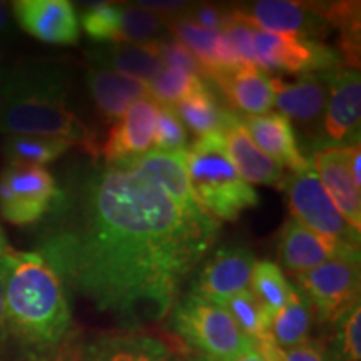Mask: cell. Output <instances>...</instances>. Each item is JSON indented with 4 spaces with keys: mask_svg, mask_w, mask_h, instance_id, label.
I'll return each mask as SVG.
<instances>
[{
    "mask_svg": "<svg viewBox=\"0 0 361 361\" xmlns=\"http://www.w3.org/2000/svg\"><path fill=\"white\" fill-rule=\"evenodd\" d=\"M61 189L35 251L67 290L124 326L164 319L218 239L219 221L134 161L74 166Z\"/></svg>",
    "mask_w": 361,
    "mask_h": 361,
    "instance_id": "cell-1",
    "label": "cell"
},
{
    "mask_svg": "<svg viewBox=\"0 0 361 361\" xmlns=\"http://www.w3.org/2000/svg\"><path fill=\"white\" fill-rule=\"evenodd\" d=\"M6 361H75L69 290L37 251L7 252Z\"/></svg>",
    "mask_w": 361,
    "mask_h": 361,
    "instance_id": "cell-2",
    "label": "cell"
},
{
    "mask_svg": "<svg viewBox=\"0 0 361 361\" xmlns=\"http://www.w3.org/2000/svg\"><path fill=\"white\" fill-rule=\"evenodd\" d=\"M71 71L56 61L17 66L0 82V134L59 137L96 157L90 130L69 107Z\"/></svg>",
    "mask_w": 361,
    "mask_h": 361,
    "instance_id": "cell-3",
    "label": "cell"
},
{
    "mask_svg": "<svg viewBox=\"0 0 361 361\" xmlns=\"http://www.w3.org/2000/svg\"><path fill=\"white\" fill-rule=\"evenodd\" d=\"M186 171L194 200L216 221H236L259 204L258 192L229 161L221 133L201 135L186 149Z\"/></svg>",
    "mask_w": 361,
    "mask_h": 361,
    "instance_id": "cell-4",
    "label": "cell"
},
{
    "mask_svg": "<svg viewBox=\"0 0 361 361\" xmlns=\"http://www.w3.org/2000/svg\"><path fill=\"white\" fill-rule=\"evenodd\" d=\"M171 326L184 345L207 361H228L252 348L251 341L226 310L189 293L171 310Z\"/></svg>",
    "mask_w": 361,
    "mask_h": 361,
    "instance_id": "cell-5",
    "label": "cell"
},
{
    "mask_svg": "<svg viewBox=\"0 0 361 361\" xmlns=\"http://www.w3.org/2000/svg\"><path fill=\"white\" fill-rule=\"evenodd\" d=\"M61 196L57 179L42 166L7 164L0 171V216L13 226L42 223Z\"/></svg>",
    "mask_w": 361,
    "mask_h": 361,
    "instance_id": "cell-6",
    "label": "cell"
},
{
    "mask_svg": "<svg viewBox=\"0 0 361 361\" xmlns=\"http://www.w3.org/2000/svg\"><path fill=\"white\" fill-rule=\"evenodd\" d=\"M300 290L322 323L335 324L346 311L360 303V258L326 261L308 273L298 274Z\"/></svg>",
    "mask_w": 361,
    "mask_h": 361,
    "instance_id": "cell-7",
    "label": "cell"
},
{
    "mask_svg": "<svg viewBox=\"0 0 361 361\" xmlns=\"http://www.w3.org/2000/svg\"><path fill=\"white\" fill-rule=\"evenodd\" d=\"M283 191L288 194L291 218L308 226L322 236L338 239L348 245L360 246V233L336 209L335 202L324 191L313 166L305 171L290 173L283 179Z\"/></svg>",
    "mask_w": 361,
    "mask_h": 361,
    "instance_id": "cell-8",
    "label": "cell"
},
{
    "mask_svg": "<svg viewBox=\"0 0 361 361\" xmlns=\"http://www.w3.org/2000/svg\"><path fill=\"white\" fill-rule=\"evenodd\" d=\"M252 44L256 64L264 72L274 71L291 75L329 74L343 67L341 56L319 40L255 30Z\"/></svg>",
    "mask_w": 361,
    "mask_h": 361,
    "instance_id": "cell-9",
    "label": "cell"
},
{
    "mask_svg": "<svg viewBox=\"0 0 361 361\" xmlns=\"http://www.w3.org/2000/svg\"><path fill=\"white\" fill-rule=\"evenodd\" d=\"M328 97L323 121L316 135L318 147H346L360 144L361 133V78L356 69H336L323 74Z\"/></svg>",
    "mask_w": 361,
    "mask_h": 361,
    "instance_id": "cell-10",
    "label": "cell"
},
{
    "mask_svg": "<svg viewBox=\"0 0 361 361\" xmlns=\"http://www.w3.org/2000/svg\"><path fill=\"white\" fill-rule=\"evenodd\" d=\"M234 16L252 29L271 34L298 35L310 40L326 37L329 32L319 4L293 2V0H259L231 8Z\"/></svg>",
    "mask_w": 361,
    "mask_h": 361,
    "instance_id": "cell-11",
    "label": "cell"
},
{
    "mask_svg": "<svg viewBox=\"0 0 361 361\" xmlns=\"http://www.w3.org/2000/svg\"><path fill=\"white\" fill-rule=\"evenodd\" d=\"M278 251L283 266L293 276L308 273L336 258H360V246L322 236L295 218L284 224Z\"/></svg>",
    "mask_w": 361,
    "mask_h": 361,
    "instance_id": "cell-12",
    "label": "cell"
},
{
    "mask_svg": "<svg viewBox=\"0 0 361 361\" xmlns=\"http://www.w3.org/2000/svg\"><path fill=\"white\" fill-rule=\"evenodd\" d=\"M159 104L151 97L134 102L112 126L104 146L99 149L107 164H126L146 156L154 147Z\"/></svg>",
    "mask_w": 361,
    "mask_h": 361,
    "instance_id": "cell-13",
    "label": "cell"
},
{
    "mask_svg": "<svg viewBox=\"0 0 361 361\" xmlns=\"http://www.w3.org/2000/svg\"><path fill=\"white\" fill-rule=\"evenodd\" d=\"M255 263L246 247H221L200 269L191 293L224 306L229 298L247 290Z\"/></svg>",
    "mask_w": 361,
    "mask_h": 361,
    "instance_id": "cell-14",
    "label": "cell"
},
{
    "mask_svg": "<svg viewBox=\"0 0 361 361\" xmlns=\"http://www.w3.org/2000/svg\"><path fill=\"white\" fill-rule=\"evenodd\" d=\"M271 90L273 106L278 107L279 114L314 129L318 135L328 97V82L323 74L295 75V79L276 75L271 78Z\"/></svg>",
    "mask_w": 361,
    "mask_h": 361,
    "instance_id": "cell-15",
    "label": "cell"
},
{
    "mask_svg": "<svg viewBox=\"0 0 361 361\" xmlns=\"http://www.w3.org/2000/svg\"><path fill=\"white\" fill-rule=\"evenodd\" d=\"M12 12L22 30L34 39L56 45L79 40V19L67 0H17Z\"/></svg>",
    "mask_w": 361,
    "mask_h": 361,
    "instance_id": "cell-16",
    "label": "cell"
},
{
    "mask_svg": "<svg viewBox=\"0 0 361 361\" xmlns=\"http://www.w3.org/2000/svg\"><path fill=\"white\" fill-rule=\"evenodd\" d=\"M75 361H192L180 350L144 333L102 335L80 345Z\"/></svg>",
    "mask_w": 361,
    "mask_h": 361,
    "instance_id": "cell-17",
    "label": "cell"
},
{
    "mask_svg": "<svg viewBox=\"0 0 361 361\" xmlns=\"http://www.w3.org/2000/svg\"><path fill=\"white\" fill-rule=\"evenodd\" d=\"M348 147H319L311 152V166L324 191L351 228L361 229V188L356 186L348 166Z\"/></svg>",
    "mask_w": 361,
    "mask_h": 361,
    "instance_id": "cell-18",
    "label": "cell"
},
{
    "mask_svg": "<svg viewBox=\"0 0 361 361\" xmlns=\"http://www.w3.org/2000/svg\"><path fill=\"white\" fill-rule=\"evenodd\" d=\"M223 134L226 151H228L229 161L246 180L247 184H263V186L281 189L284 179V168L279 162L266 156L261 149L252 142L251 135L243 124L241 116L233 112L226 121L224 128L221 129Z\"/></svg>",
    "mask_w": 361,
    "mask_h": 361,
    "instance_id": "cell-19",
    "label": "cell"
},
{
    "mask_svg": "<svg viewBox=\"0 0 361 361\" xmlns=\"http://www.w3.org/2000/svg\"><path fill=\"white\" fill-rule=\"evenodd\" d=\"M243 124L251 135L252 142L258 146L266 156L279 164L286 166L291 173L311 168V161L305 157L298 146L296 133L290 119L279 112H266L261 116H245Z\"/></svg>",
    "mask_w": 361,
    "mask_h": 361,
    "instance_id": "cell-20",
    "label": "cell"
},
{
    "mask_svg": "<svg viewBox=\"0 0 361 361\" xmlns=\"http://www.w3.org/2000/svg\"><path fill=\"white\" fill-rule=\"evenodd\" d=\"M166 25L173 32L174 39L186 45L189 51L196 56L207 72L209 80L218 72L231 71L234 67L241 66L231 42L224 32L202 29V27L189 20L188 17H184L183 13L166 19Z\"/></svg>",
    "mask_w": 361,
    "mask_h": 361,
    "instance_id": "cell-21",
    "label": "cell"
},
{
    "mask_svg": "<svg viewBox=\"0 0 361 361\" xmlns=\"http://www.w3.org/2000/svg\"><path fill=\"white\" fill-rule=\"evenodd\" d=\"M231 109L239 116H261L273 107L271 78L258 66H239L213 75Z\"/></svg>",
    "mask_w": 361,
    "mask_h": 361,
    "instance_id": "cell-22",
    "label": "cell"
},
{
    "mask_svg": "<svg viewBox=\"0 0 361 361\" xmlns=\"http://www.w3.org/2000/svg\"><path fill=\"white\" fill-rule=\"evenodd\" d=\"M90 66L116 72L149 84L159 74L162 64L152 44H97L87 52Z\"/></svg>",
    "mask_w": 361,
    "mask_h": 361,
    "instance_id": "cell-23",
    "label": "cell"
},
{
    "mask_svg": "<svg viewBox=\"0 0 361 361\" xmlns=\"http://www.w3.org/2000/svg\"><path fill=\"white\" fill-rule=\"evenodd\" d=\"M85 85L94 104L107 121L121 119L134 102L151 97L149 85L142 80L96 67L85 71Z\"/></svg>",
    "mask_w": 361,
    "mask_h": 361,
    "instance_id": "cell-24",
    "label": "cell"
},
{
    "mask_svg": "<svg viewBox=\"0 0 361 361\" xmlns=\"http://www.w3.org/2000/svg\"><path fill=\"white\" fill-rule=\"evenodd\" d=\"M314 311L303 293L291 286L288 303L271 318L269 335L279 350H290L311 340Z\"/></svg>",
    "mask_w": 361,
    "mask_h": 361,
    "instance_id": "cell-25",
    "label": "cell"
},
{
    "mask_svg": "<svg viewBox=\"0 0 361 361\" xmlns=\"http://www.w3.org/2000/svg\"><path fill=\"white\" fill-rule=\"evenodd\" d=\"M173 109L184 128H188L197 137L209 133H221L226 121L234 112L231 107L224 106L219 101V96L209 85L178 102Z\"/></svg>",
    "mask_w": 361,
    "mask_h": 361,
    "instance_id": "cell-26",
    "label": "cell"
},
{
    "mask_svg": "<svg viewBox=\"0 0 361 361\" xmlns=\"http://www.w3.org/2000/svg\"><path fill=\"white\" fill-rule=\"evenodd\" d=\"M72 146L71 141L59 137H40V135H7L4 139L2 152L7 164L44 166L57 161Z\"/></svg>",
    "mask_w": 361,
    "mask_h": 361,
    "instance_id": "cell-27",
    "label": "cell"
},
{
    "mask_svg": "<svg viewBox=\"0 0 361 361\" xmlns=\"http://www.w3.org/2000/svg\"><path fill=\"white\" fill-rule=\"evenodd\" d=\"M250 284V291L263 306L269 319L290 300L291 284L284 278L281 268L273 261H256Z\"/></svg>",
    "mask_w": 361,
    "mask_h": 361,
    "instance_id": "cell-28",
    "label": "cell"
},
{
    "mask_svg": "<svg viewBox=\"0 0 361 361\" xmlns=\"http://www.w3.org/2000/svg\"><path fill=\"white\" fill-rule=\"evenodd\" d=\"M168 25L166 19L146 8L121 4L119 42L124 44H152L166 39Z\"/></svg>",
    "mask_w": 361,
    "mask_h": 361,
    "instance_id": "cell-29",
    "label": "cell"
},
{
    "mask_svg": "<svg viewBox=\"0 0 361 361\" xmlns=\"http://www.w3.org/2000/svg\"><path fill=\"white\" fill-rule=\"evenodd\" d=\"M324 19L329 25L336 27L341 32L343 57L350 69L358 71L360 67V4L358 2H336L323 4Z\"/></svg>",
    "mask_w": 361,
    "mask_h": 361,
    "instance_id": "cell-30",
    "label": "cell"
},
{
    "mask_svg": "<svg viewBox=\"0 0 361 361\" xmlns=\"http://www.w3.org/2000/svg\"><path fill=\"white\" fill-rule=\"evenodd\" d=\"M149 85V96L159 106L173 107L176 104L184 101L192 94L200 92L207 87V80L188 72L162 67L159 74L151 80Z\"/></svg>",
    "mask_w": 361,
    "mask_h": 361,
    "instance_id": "cell-31",
    "label": "cell"
},
{
    "mask_svg": "<svg viewBox=\"0 0 361 361\" xmlns=\"http://www.w3.org/2000/svg\"><path fill=\"white\" fill-rule=\"evenodd\" d=\"M226 310L229 311L234 323L241 329V333L251 345L255 346L256 343L269 338V316L266 314L263 306L258 303L250 290H245L226 301Z\"/></svg>",
    "mask_w": 361,
    "mask_h": 361,
    "instance_id": "cell-32",
    "label": "cell"
},
{
    "mask_svg": "<svg viewBox=\"0 0 361 361\" xmlns=\"http://www.w3.org/2000/svg\"><path fill=\"white\" fill-rule=\"evenodd\" d=\"M121 4H89L80 16V25L90 40L97 44L119 42Z\"/></svg>",
    "mask_w": 361,
    "mask_h": 361,
    "instance_id": "cell-33",
    "label": "cell"
},
{
    "mask_svg": "<svg viewBox=\"0 0 361 361\" xmlns=\"http://www.w3.org/2000/svg\"><path fill=\"white\" fill-rule=\"evenodd\" d=\"M335 338L329 348L335 361H361V305L356 303L335 323Z\"/></svg>",
    "mask_w": 361,
    "mask_h": 361,
    "instance_id": "cell-34",
    "label": "cell"
},
{
    "mask_svg": "<svg viewBox=\"0 0 361 361\" xmlns=\"http://www.w3.org/2000/svg\"><path fill=\"white\" fill-rule=\"evenodd\" d=\"M188 130L176 114L173 107L159 106L157 114L154 149L164 152L186 151L188 147Z\"/></svg>",
    "mask_w": 361,
    "mask_h": 361,
    "instance_id": "cell-35",
    "label": "cell"
},
{
    "mask_svg": "<svg viewBox=\"0 0 361 361\" xmlns=\"http://www.w3.org/2000/svg\"><path fill=\"white\" fill-rule=\"evenodd\" d=\"M154 51L159 57L162 67H169V69H178L188 74L197 75V78L209 79L204 67L197 61L196 56L189 51L186 45H183L176 39H162L159 42H154Z\"/></svg>",
    "mask_w": 361,
    "mask_h": 361,
    "instance_id": "cell-36",
    "label": "cell"
},
{
    "mask_svg": "<svg viewBox=\"0 0 361 361\" xmlns=\"http://www.w3.org/2000/svg\"><path fill=\"white\" fill-rule=\"evenodd\" d=\"M255 30L256 29H252V27L247 25L246 22L238 19L231 8H229L228 24H226L223 32L226 34V37L229 39V42H231L241 66H258L256 64L255 56V44H252Z\"/></svg>",
    "mask_w": 361,
    "mask_h": 361,
    "instance_id": "cell-37",
    "label": "cell"
},
{
    "mask_svg": "<svg viewBox=\"0 0 361 361\" xmlns=\"http://www.w3.org/2000/svg\"><path fill=\"white\" fill-rule=\"evenodd\" d=\"M183 16L188 17L196 25L202 27V29L223 32L226 24H228L229 8L211 6V4H201V6L194 7L189 6L188 11L183 12Z\"/></svg>",
    "mask_w": 361,
    "mask_h": 361,
    "instance_id": "cell-38",
    "label": "cell"
},
{
    "mask_svg": "<svg viewBox=\"0 0 361 361\" xmlns=\"http://www.w3.org/2000/svg\"><path fill=\"white\" fill-rule=\"evenodd\" d=\"M281 361H335L324 343L308 340L295 348L284 350Z\"/></svg>",
    "mask_w": 361,
    "mask_h": 361,
    "instance_id": "cell-39",
    "label": "cell"
},
{
    "mask_svg": "<svg viewBox=\"0 0 361 361\" xmlns=\"http://www.w3.org/2000/svg\"><path fill=\"white\" fill-rule=\"evenodd\" d=\"M7 250L0 251V361H6L7 350V308H6V276H7Z\"/></svg>",
    "mask_w": 361,
    "mask_h": 361,
    "instance_id": "cell-40",
    "label": "cell"
},
{
    "mask_svg": "<svg viewBox=\"0 0 361 361\" xmlns=\"http://www.w3.org/2000/svg\"><path fill=\"white\" fill-rule=\"evenodd\" d=\"M348 166L356 186L361 188V149L360 144L348 147Z\"/></svg>",
    "mask_w": 361,
    "mask_h": 361,
    "instance_id": "cell-41",
    "label": "cell"
},
{
    "mask_svg": "<svg viewBox=\"0 0 361 361\" xmlns=\"http://www.w3.org/2000/svg\"><path fill=\"white\" fill-rule=\"evenodd\" d=\"M12 34L11 8L6 2H0V44L6 42Z\"/></svg>",
    "mask_w": 361,
    "mask_h": 361,
    "instance_id": "cell-42",
    "label": "cell"
},
{
    "mask_svg": "<svg viewBox=\"0 0 361 361\" xmlns=\"http://www.w3.org/2000/svg\"><path fill=\"white\" fill-rule=\"evenodd\" d=\"M202 360H204V358H202ZM204 361H207V360H204ZM228 361H264V358L255 348H250V350L243 351L241 355L234 356V358L228 360Z\"/></svg>",
    "mask_w": 361,
    "mask_h": 361,
    "instance_id": "cell-43",
    "label": "cell"
},
{
    "mask_svg": "<svg viewBox=\"0 0 361 361\" xmlns=\"http://www.w3.org/2000/svg\"><path fill=\"white\" fill-rule=\"evenodd\" d=\"M7 247H11V246H8V243H7V238H6V233H4V228H2V224H0V251L7 250Z\"/></svg>",
    "mask_w": 361,
    "mask_h": 361,
    "instance_id": "cell-44",
    "label": "cell"
},
{
    "mask_svg": "<svg viewBox=\"0 0 361 361\" xmlns=\"http://www.w3.org/2000/svg\"><path fill=\"white\" fill-rule=\"evenodd\" d=\"M4 75H6V72H4V56L2 52H0V82H2Z\"/></svg>",
    "mask_w": 361,
    "mask_h": 361,
    "instance_id": "cell-45",
    "label": "cell"
},
{
    "mask_svg": "<svg viewBox=\"0 0 361 361\" xmlns=\"http://www.w3.org/2000/svg\"><path fill=\"white\" fill-rule=\"evenodd\" d=\"M192 361H204L202 358H200V356H191Z\"/></svg>",
    "mask_w": 361,
    "mask_h": 361,
    "instance_id": "cell-46",
    "label": "cell"
}]
</instances>
